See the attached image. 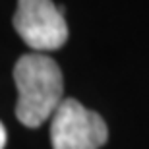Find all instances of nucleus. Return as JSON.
<instances>
[{
	"label": "nucleus",
	"instance_id": "7ed1b4c3",
	"mask_svg": "<svg viewBox=\"0 0 149 149\" xmlns=\"http://www.w3.org/2000/svg\"><path fill=\"white\" fill-rule=\"evenodd\" d=\"M14 27L33 50H56L68 39L62 10L50 0H17Z\"/></svg>",
	"mask_w": 149,
	"mask_h": 149
},
{
	"label": "nucleus",
	"instance_id": "f257e3e1",
	"mask_svg": "<svg viewBox=\"0 0 149 149\" xmlns=\"http://www.w3.org/2000/svg\"><path fill=\"white\" fill-rule=\"evenodd\" d=\"M14 79L17 87L16 116L27 128H39L64 101L62 72L47 54H23L14 66Z\"/></svg>",
	"mask_w": 149,
	"mask_h": 149
},
{
	"label": "nucleus",
	"instance_id": "f03ea898",
	"mask_svg": "<svg viewBox=\"0 0 149 149\" xmlns=\"http://www.w3.org/2000/svg\"><path fill=\"white\" fill-rule=\"evenodd\" d=\"M107 139L109 128L105 120L76 99H64L52 114V149H99Z\"/></svg>",
	"mask_w": 149,
	"mask_h": 149
},
{
	"label": "nucleus",
	"instance_id": "20e7f679",
	"mask_svg": "<svg viewBox=\"0 0 149 149\" xmlns=\"http://www.w3.org/2000/svg\"><path fill=\"white\" fill-rule=\"evenodd\" d=\"M4 145H6V130L0 122V149H4Z\"/></svg>",
	"mask_w": 149,
	"mask_h": 149
}]
</instances>
